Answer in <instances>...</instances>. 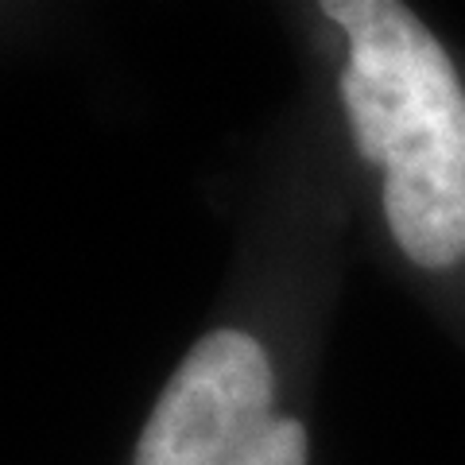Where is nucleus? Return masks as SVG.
Instances as JSON below:
<instances>
[{
	"mask_svg": "<svg viewBox=\"0 0 465 465\" xmlns=\"http://www.w3.org/2000/svg\"><path fill=\"white\" fill-rule=\"evenodd\" d=\"M133 465H307V427L275 411L264 345L213 330L159 391Z\"/></svg>",
	"mask_w": 465,
	"mask_h": 465,
	"instance_id": "nucleus-2",
	"label": "nucleus"
},
{
	"mask_svg": "<svg viewBox=\"0 0 465 465\" xmlns=\"http://www.w3.org/2000/svg\"><path fill=\"white\" fill-rule=\"evenodd\" d=\"M345 27L341 105L353 143L384 167V217L419 268L465 256V90L430 27L396 0H326Z\"/></svg>",
	"mask_w": 465,
	"mask_h": 465,
	"instance_id": "nucleus-1",
	"label": "nucleus"
}]
</instances>
